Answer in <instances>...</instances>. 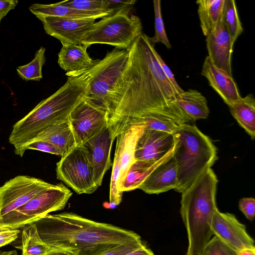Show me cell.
<instances>
[{"instance_id": "1", "label": "cell", "mask_w": 255, "mask_h": 255, "mask_svg": "<svg viewBox=\"0 0 255 255\" xmlns=\"http://www.w3.org/2000/svg\"><path fill=\"white\" fill-rule=\"evenodd\" d=\"M154 45L142 33L127 50V60L115 87L114 112L108 126L114 139L119 128L130 118L161 111L183 112L175 104L179 94L155 56Z\"/></svg>"}, {"instance_id": "2", "label": "cell", "mask_w": 255, "mask_h": 255, "mask_svg": "<svg viewBox=\"0 0 255 255\" xmlns=\"http://www.w3.org/2000/svg\"><path fill=\"white\" fill-rule=\"evenodd\" d=\"M33 224L43 243L72 255H98L119 244L141 239L133 231L72 212L49 214Z\"/></svg>"}, {"instance_id": "3", "label": "cell", "mask_w": 255, "mask_h": 255, "mask_svg": "<svg viewBox=\"0 0 255 255\" xmlns=\"http://www.w3.org/2000/svg\"><path fill=\"white\" fill-rule=\"evenodd\" d=\"M105 61V57L85 71L66 72V83L13 126L8 140L16 155L22 157L26 147L41 132L68 120L71 113L87 96L91 82Z\"/></svg>"}, {"instance_id": "4", "label": "cell", "mask_w": 255, "mask_h": 255, "mask_svg": "<svg viewBox=\"0 0 255 255\" xmlns=\"http://www.w3.org/2000/svg\"><path fill=\"white\" fill-rule=\"evenodd\" d=\"M218 181L209 168L182 193L180 213L188 239L185 255H201L213 235L212 224L218 209L216 202Z\"/></svg>"}, {"instance_id": "5", "label": "cell", "mask_w": 255, "mask_h": 255, "mask_svg": "<svg viewBox=\"0 0 255 255\" xmlns=\"http://www.w3.org/2000/svg\"><path fill=\"white\" fill-rule=\"evenodd\" d=\"M173 153L177 168L178 186L182 193L217 159V150L210 138L195 125H183L174 133Z\"/></svg>"}, {"instance_id": "6", "label": "cell", "mask_w": 255, "mask_h": 255, "mask_svg": "<svg viewBox=\"0 0 255 255\" xmlns=\"http://www.w3.org/2000/svg\"><path fill=\"white\" fill-rule=\"evenodd\" d=\"M131 7L124 8L95 22L84 36L82 44H107L128 50L142 33L140 18L130 14Z\"/></svg>"}, {"instance_id": "7", "label": "cell", "mask_w": 255, "mask_h": 255, "mask_svg": "<svg viewBox=\"0 0 255 255\" xmlns=\"http://www.w3.org/2000/svg\"><path fill=\"white\" fill-rule=\"evenodd\" d=\"M72 195L63 183L54 185L4 215L0 220V227L23 228L51 212L63 210Z\"/></svg>"}, {"instance_id": "8", "label": "cell", "mask_w": 255, "mask_h": 255, "mask_svg": "<svg viewBox=\"0 0 255 255\" xmlns=\"http://www.w3.org/2000/svg\"><path fill=\"white\" fill-rule=\"evenodd\" d=\"M56 172L57 179L78 194H92L98 188L88 150L83 144L62 156L56 163Z\"/></svg>"}, {"instance_id": "9", "label": "cell", "mask_w": 255, "mask_h": 255, "mask_svg": "<svg viewBox=\"0 0 255 255\" xmlns=\"http://www.w3.org/2000/svg\"><path fill=\"white\" fill-rule=\"evenodd\" d=\"M128 51L115 48L107 52L106 61L91 82L86 96L106 110L110 119L115 110V90L121 71L127 60ZM110 120V119H109Z\"/></svg>"}, {"instance_id": "10", "label": "cell", "mask_w": 255, "mask_h": 255, "mask_svg": "<svg viewBox=\"0 0 255 255\" xmlns=\"http://www.w3.org/2000/svg\"><path fill=\"white\" fill-rule=\"evenodd\" d=\"M109 119L106 110L86 97L68 118L77 144L84 143L108 127Z\"/></svg>"}, {"instance_id": "11", "label": "cell", "mask_w": 255, "mask_h": 255, "mask_svg": "<svg viewBox=\"0 0 255 255\" xmlns=\"http://www.w3.org/2000/svg\"><path fill=\"white\" fill-rule=\"evenodd\" d=\"M54 184L41 179L18 175L0 186V220Z\"/></svg>"}, {"instance_id": "12", "label": "cell", "mask_w": 255, "mask_h": 255, "mask_svg": "<svg viewBox=\"0 0 255 255\" xmlns=\"http://www.w3.org/2000/svg\"><path fill=\"white\" fill-rule=\"evenodd\" d=\"M212 231L213 235L238 252L255 250L254 240L248 233L246 226L233 214L222 213L217 209L213 219Z\"/></svg>"}, {"instance_id": "13", "label": "cell", "mask_w": 255, "mask_h": 255, "mask_svg": "<svg viewBox=\"0 0 255 255\" xmlns=\"http://www.w3.org/2000/svg\"><path fill=\"white\" fill-rule=\"evenodd\" d=\"M37 17L42 22L45 32L61 43L82 44L84 36L96 22L94 19Z\"/></svg>"}, {"instance_id": "14", "label": "cell", "mask_w": 255, "mask_h": 255, "mask_svg": "<svg viewBox=\"0 0 255 255\" xmlns=\"http://www.w3.org/2000/svg\"><path fill=\"white\" fill-rule=\"evenodd\" d=\"M189 119L183 113L176 111H161L144 114L127 120L118 129L115 138L131 126L144 128L174 134Z\"/></svg>"}, {"instance_id": "15", "label": "cell", "mask_w": 255, "mask_h": 255, "mask_svg": "<svg viewBox=\"0 0 255 255\" xmlns=\"http://www.w3.org/2000/svg\"><path fill=\"white\" fill-rule=\"evenodd\" d=\"M174 146V134L144 128L136 141L135 160L157 161Z\"/></svg>"}, {"instance_id": "16", "label": "cell", "mask_w": 255, "mask_h": 255, "mask_svg": "<svg viewBox=\"0 0 255 255\" xmlns=\"http://www.w3.org/2000/svg\"><path fill=\"white\" fill-rule=\"evenodd\" d=\"M114 140L110 129L107 127L82 144L88 150L95 182L98 187L102 185L104 176L111 165V151Z\"/></svg>"}, {"instance_id": "17", "label": "cell", "mask_w": 255, "mask_h": 255, "mask_svg": "<svg viewBox=\"0 0 255 255\" xmlns=\"http://www.w3.org/2000/svg\"><path fill=\"white\" fill-rule=\"evenodd\" d=\"M206 41L208 56L212 63L232 77L231 63L233 46L223 16L214 29L206 36Z\"/></svg>"}, {"instance_id": "18", "label": "cell", "mask_w": 255, "mask_h": 255, "mask_svg": "<svg viewBox=\"0 0 255 255\" xmlns=\"http://www.w3.org/2000/svg\"><path fill=\"white\" fill-rule=\"evenodd\" d=\"M201 74L207 79L209 85L229 107L241 98L233 77L215 66L208 56L204 60Z\"/></svg>"}, {"instance_id": "19", "label": "cell", "mask_w": 255, "mask_h": 255, "mask_svg": "<svg viewBox=\"0 0 255 255\" xmlns=\"http://www.w3.org/2000/svg\"><path fill=\"white\" fill-rule=\"evenodd\" d=\"M178 186L177 168L173 156L156 168L138 189L149 194H158Z\"/></svg>"}, {"instance_id": "20", "label": "cell", "mask_w": 255, "mask_h": 255, "mask_svg": "<svg viewBox=\"0 0 255 255\" xmlns=\"http://www.w3.org/2000/svg\"><path fill=\"white\" fill-rule=\"evenodd\" d=\"M58 54V64L67 73L85 71L95 65L100 59L93 60L83 44L62 43Z\"/></svg>"}, {"instance_id": "21", "label": "cell", "mask_w": 255, "mask_h": 255, "mask_svg": "<svg viewBox=\"0 0 255 255\" xmlns=\"http://www.w3.org/2000/svg\"><path fill=\"white\" fill-rule=\"evenodd\" d=\"M144 128L143 127L139 126H131L116 137L117 139L116 149L118 151L120 155V189L128 171L135 161L134 152L136 141L142 133Z\"/></svg>"}, {"instance_id": "22", "label": "cell", "mask_w": 255, "mask_h": 255, "mask_svg": "<svg viewBox=\"0 0 255 255\" xmlns=\"http://www.w3.org/2000/svg\"><path fill=\"white\" fill-rule=\"evenodd\" d=\"M174 147L157 161L135 160L128 171L120 187L121 191H130L138 189L150 173L159 165L172 156Z\"/></svg>"}, {"instance_id": "23", "label": "cell", "mask_w": 255, "mask_h": 255, "mask_svg": "<svg viewBox=\"0 0 255 255\" xmlns=\"http://www.w3.org/2000/svg\"><path fill=\"white\" fill-rule=\"evenodd\" d=\"M37 140H46L51 143L58 147L64 155L77 145L68 120L47 128L32 142Z\"/></svg>"}, {"instance_id": "24", "label": "cell", "mask_w": 255, "mask_h": 255, "mask_svg": "<svg viewBox=\"0 0 255 255\" xmlns=\"http://www.w3.org/2000/svg\"><path fill=\"white\" fill-rule=\"evenodd\" d=\"M175 104L190 121L207 119L210 113L206 98L196 90L190 89L179 94Z\"/></svg>"}, {"instance_id": "25", "label": "cell", "mask_w": 255, "mask_h": 255, "mask_svg": "<svg viewBox=\"0 0 255 255\" xmlns=\"http://www.w3.org/2000/svg\"><path fill=\"white\" fill-rule=\"evenodd\" d=\"M29 9L36 17L54 16L68 18L96 19L108 16L105 14H93L76 10L64 5L61 1L48 4L34 3L29 6Z\"/></svg>"}, {"instance_id": "26", "label": "cell", "mask_w": 255, "mask_h": 255, "mask_svg": "<svg viewBox=\"0 0 255 255\" xmlns=\"http://www.w3.org/2000/svg\"><path fill=\"white\" fill-rule=\"evenodd\" d=\"M238 124L254 139L255 136V100L252 94L241 98L229 107Z\"/></svg>"}, {"instance_id": "27", "label": "cell", "mask_w": 255, "mask_h": 255, "mask_svg": "<svg viewBox=\"0 0 255 255\" xmlns=\"http://www.w3.org/2000/svg\"><path fill=\"white\" fill-rule=\"evenodd\" d=\"M225 0H198V14L203 33L207 36L223 16Z\"/></svg>"}, {"instance_id": "28", "label": "cell", "mask_w": 255, "mask_h": 255, "mask_svg": "<svg viewBox=\"0 0 255 255\" xmlns=\"http://www.w3.org/2000/svg\"><path fill=\"white\" fill-rule=\"evenodd\" d=\"M20 249L23 255H45L54 249L42 242L33 224L23 228Z\"/></svg>"}, {"instance_id": "29", "label": "cell", "mask_w": 255, "mask_h": 255, "mask_svg": "<svg viewBox=\"0 0 255 255\" xmlns=\"http://www.w3.org/2000/svg\"><path fill=\"white\" fill-rule=\"evenodd\" d=\"M223 18L233 46L238 37L243 32L234 0H225Z\"/></svg>"}, {"instance_id": "30", "label": "cell", "mask_w": 255, "mask_h": 255, "mask_svg": "<svg viewBox=\"0 0 255 255\" xmlns=\"http://www.w3.org/2000/svg\"><path fill=\"white\" fill-rule=\"evenodd\" d=\"M45 48L40 47L30 63L17 68V73L22 79L25 81H40L42 78V68L45 62Z\"/></svg>"}, {"instance_id": "31", "label": "cell", "mask_w": 255, "mask_h": 255, "mask_svg": "<svg viewBox=\"0 0 255 255\" xmlns=\"http://www.w3.org/2000/svg\"><path fill=\"white\" fill-rule=\"evenodd\" d=\"M62 4L81 11L108 15L116 12L110 8L107 0H74L61 1Z\"/></svg>"}, {"instance_id": "32", "label": "cell", "mask_w": 255, "mask_h": 255, "mask_svg": "<svg viewBox=\"0 0 255 255\" xmlns=\"http://www.w3.org/2000/svg\"><path fill=\"white\" fill-rule=\"evenodd\" d=\"M161 1L154 0L153 1L154 11L155 35L151 37V39L155 44L161 42L167 48H171L167 36L165 32L164 23L162 17Z\"/></svg>"}, {"instance_id": "33", "label": "cell", "mask_w": 255, "mask_h": 255, "mask_svg": "<svg viewBox=\"0 0 255 255\" xmlns=\"http://www.w3.org/2000/svg\"><path fill=\"white\" fill-rule=\"evenodd\" d=\"M238 253L214 235L205 245L201 255H238Z\"/></svg>"}, {"instance_id": "34", "label": "cell", "mask_w": 255, "mask_h": 255, "mask_svg": "<svg viewBox=\"0 0 255 255\" xmlns=\"http://www.w3.org/2000/svg\"><path fill=\"white\" fill-rule=\"evenodd\" d=\"M144 245L141 238L119 244L98 255H125Z\"/></svg>"}, {"instance_id": "35", "label": "cell", "mask_w": 255, "mask_h": 255, "mask_svg": "<svg viewBox=\"0 0 255 255\" xmlns=\"http://www.w3.org/2000/svg\"><path fill=\"white\" fill-rule=\"evenodd\" d=\"M25 149H33L41 151L63 156V152L56 146L46 140H37L29 143Z\"/></svg>"}, {"instance_id": "36", "label": "cell", "mask_w": 255, "mask_h": 255, "mask_svg": "<svg viewBox=\"0 0 255 255\" xmlns=\"http://www.w3.org/2000/svg\"><path fill=\"white\" fill-rule=\"evenodd\" d=\"M239 207L248 220L252 221L254 220L255 216V199L254 198L244 197L241 199Z\"/></svg>"}, {"instance_id": "37", "label": "cell", "mask_w": 255, "mask_h": 255, "mask_svg": "<svg viewBox=\"0 0 255 255\" xmlns=\"http://www.w3.org/2000/svg\"><path fill=\"white\" fill-rule=\"evenodd\" d=\"M154 54L164 74L171 83L172 85L173 86L177 93L178 94H180L183 92L184 91L179 86L177 83L172 71L167 66V65L165 63L164 60L162 59L159 54L157 53L156 50L154 51Z\"/></svg>"}, {"instance_id": "38", "label": "cell", "mask_w": 255, "mask_h": 255, "mask_svg": "<svg viewBox=\"0 0 255 255\" xmlns=\"http://www.w3.org/2000/svg\"><path fill=\"white\" fill-rule=\"evenodd\" d=\"M20 233L19 229L0 227V248L16 240Z\"/></svg>"}, {"instance_id": "39", "label": "cell", "mask_w": 255, "mask_h": 255, "mask_svg": "<svg viewBox=\"0 0 255 255\" xmlns=\"http://www.w3.org/2000/svg\"><path fill=\"white\" fill-rule=\"evenodd\" d=\"M107 0L110 5V8L114 11L124 8L131 7L136 1L135 0Z\"/></svg>"}, {"instance_id": "40", "label": "cell", "mask_w": 255, "mask_h": 255, "mask_svg": "<svg viewBox=\"0 0 255 255\" xmlns=\"http://www.w3.org/2000/svg\"><path fill=\"white\" fill-rule=\"evenodd\" d=\"M18 1L14 0H0V16L2 18L16 6Z\"/></svg>"}, {"instance_id": "41", "label": "cell", "mask_w": 255, "mask_h": 255, "mask_svg": "<svg viewBox=\"0 0 255 255\" xmlns=\"http://www.w3.org/2000/svg\"><path fill=\"white\" fill-rule=\"evenodd\" d=\"M125 255H155L153 252L145 245Z\"/></svg>"}, {"instance_id": "42", "label": "cell", "mask_w": 255, "mask_h": 255, "mask_svg": "<svg viewBox=\"0 0 255 255\" xmlns=\"http://www.w3.org/2000/svg\"><path fill=\"white\" fill-rule=\"evenodd\" d=\"M45 255H72L69 252L60 249H53Z\"/></svg>"}, {"instance_id": "43", "label": "cell", "mask_w": 255, "mask_h": 255, "mask_svg": "<svg viewBox=\"0 0 255 255\" xmlns=\"http://www.w3.org/2000/svg\"><path fill=\"white\" fill-rule=\"evenodd\" d=\"M238 255H255V250H246L238 252Z\"/></svg>"}, {"instance_id": "44", "label": "cell", "mask_w": 255, "mask_h": 255, "mask_svg": "<svg viewBox=\"0 0 255 255\" xmlns=\"http://www.w3.org/2000/svg\"><path fill=\"white\" fill-rule=\"evenodd\" d=\"M0 255H18L16 251H0Z\"/></svg>"}, {"instance_id": "45", "label": "cell", "mask_w": 255, "mask_h": 255, "mask_svg": "<svg viewBox=\"0 0 255 255\" xmlns=\"http://www.w3.org/2000/svg\"><path fill=\"white\" fill-rule=\"evenodd\" d=\"M2 19V18L0 16V22H1V20Z\"/></svg>"}, {"instance_id": "46", "label": "cell", "mask_w": 255, "mask_h": 255, "mask_svg": "<svg viewBox=\"0 0 255 255\" xmlns=\"http://www.w3.org/2000/svg\"><path fill=\"white\" fill-rule=\"evenodd\" d=\"M21 255H22V254H21Z\"/></svg>"}]
</instances>
